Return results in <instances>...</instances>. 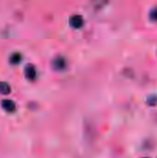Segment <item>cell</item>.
<instances>
[{"instance_id": "cell-5", "label": "cell", "mask_w": 157, "mask_h": 158, "mask_svg": "<svg viewBox=\"0 0 157 158\" xmlns=\"http://www.w3.org/2000/svg\"><path fill=\"white\" fill-rule=\"evenodd\" d=\"M21 60H22V56L20 53H18V52L13 53L9 57V63L11 65H14V66L19 64L21 62Z\"/></svg>"}, {"instance_id": "cell-4", "label": "cell", "mask_w": 157, "mask_h": 158, "mask_svg": "<svg viewBox=\"0 0 157 158\" xmlns=\"http://www.w3.org/2000/svg\"><path fill=\"white\" fill-rule=\"evenodd\" d=\"M52 66L56 70H63L66 69L67 66V62L65 60V58L61 57V56H57L56 57L53 62H52Z\"/></svg>"}, {"instance_id": "cell-3", "label": "cell", "mask_w": 157, "mask_h": 158, "mask_svg": "<svg viewBox=\"0 0 157 158\" xmlns=\"http://www.w3.org/2000/svg\"><path fill=\"white\" fill-rule=\"evenodd\" d=\"M69 25L74 29H80L83 25V19L81 15H73L69 19Z\"/></svg>"}, {"instance_id": "cell-7", "label": "cell", "mask_w": 157, "mask_h": 158, "mask_svg": "<svg viewBox=\"0 0 157 158\" xmlns=\"http://www.w3.org/2000/svg\"><path fill=\"white\" fill-rule=\"evenodd\" d=\"M150 18H151L152 20L157 21V6L156 7H155V8L151 11V13H150Z\"/></svg>"}, {"instance_id": "cell-9", "label": "cell", "mask_w": 157, "mask_h": 158, "mask_svg": "<svg viewBox=\"0 0 157 158\" xmlns=\"http://www.w3.org/2000/svg\"><path fill=\"white\" fill-rule=\"evenodd\" d=\"M145 158H147V157H145Z\"/></svg>"}, {"instance_id": "cell-1", "label": "cell", "mask_w": 157, "mask_h": 158, "mask_svg": "<svg viewBox=\"0 0 157 158\" xmlns=\"http://www.w3.org/2000/svg\"><path fill=\"white\" fill-rule=\"evenodd\" d=\"M24 73H25V77L27 80L33 81L36 77H37V71H36V68L32 65V64H28L25 69H24Z\"/></svg>"}, {"instance_id": "cell-6", "label": "cell", "mask_w": 157, "mask_h": 158, "mask_svg": "<svg viewBox=\"0 0 157 158\" xmlns=\"http://www.w3.org/2000/svg\"><path fill=\"white\" fill-rule=\"evenodd\" d=\"M11 93V87L7 82L0 81V94H9Z\"/></svg>"}, {"instance_id": "cell-2", "label": "cell", "mask_w": 157, "mask_h": 158, "mask_svg": "<svg viewBox=\"0 0 157 158\" xmlns=\"http://www.w3.org/2000/svg\"><path fill=\"white\" fill-rule=\"evenodd\" d=\"M1 106L7 113H13V112H15V110L17 108L15 102L10 100V99H4V100H2Z\"/></svg>"}, {"instance_id": "cell-8", "label": "cell", "mask_w": 157, "mask_h": 158, "mask_svg": "<svg viewBox=\"0 0 157 158\" xmlns=\"http://www.w3.org/2000/svg\"><path fill=\"white\" fill-rule=\"evenodd\" d=\"M147 103L150 105V106H155L156 105L157 103V97L156 96H150L147 100Z\"/></svg>"}]
</instances>
